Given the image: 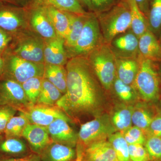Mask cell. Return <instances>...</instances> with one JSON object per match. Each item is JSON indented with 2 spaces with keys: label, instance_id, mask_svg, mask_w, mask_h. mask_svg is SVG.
<instances>
[{
  "label": "cell",
  "instance_id": "cell-1",
  "mask_svg": "<svg viewBox=\"0 0 161 161\" xmlns=\"http://www.w3.org/2000/svg\"><path fill=\"white\" fill-rule=\"evenodd\" d=\"M66 92L55 105L68 114L93 112L100 104L101 91L89 61L76 57L66 65Z\"/></svg>",
  "mask_w": 161,
  "mask_h": 161
},
{
  "label": "cell",
  "instance_id": "cell-2",
  "mask_svg": "<svg viewBox=\"0 0 161 161\" xmlns=\"http://www.w3.org/2000/svg\"><path fill=\"white\" fill-rule=\"evenodd\" d=\"M98 14L101 31L107 43L131 27V14L128 0H120L111 9Z\"/></svg>",
  "mask_w": 161,
  "mask_h": 161
},
{
  "label": "cell",
  "instance_id": "cell-3",
  "mask_svg": "<svg viewBox=\"0 0 161 161\" xmlns=\"http://www.w3.org/2000/svg\"><path fill=\"white\" fill-rule=\"evenodd\" d=\"M138 60V70L133 83L134 89L144 100H157L160 94L161 81L154 62L141 55Z\"/></svg>",
  "mask_w": 161,
  "mask_h": 161
},
{
  "label": "cell",
  "instance_id": "cell-4",
  "mask_svg": "<svg viewBox=\"0 0 161 161\" xmlns=\"http://www.w3.org/2000/svg\"><path fill=\"white\" fill-rule=\"evenodd\" d=\"M89 61L97 78L106 90L113 85L116 75V57L108 43H102L91 53Z\"/></svg>",
  "mask_w": 161,
  "mask_h": 161
},
{
  "label": "cell",
  "instance_id": "cell-5",
  "mask_svg": "<svg viewBox=\"0 0 161 161\" xmlns=\"http://www.w3.org/2000/svg\"><path fill=\"white\" fill-rule=\"evenodd\" d=\"M98 19L93 14H87L79 39L72 52L77 57L88 54L104 42Z\"/></svg>",
  "mask_w": 161,
  "mask_h": 161
},
{
  "label": "cell",
  "instance_id": "cell-6",
  "mask_svg": "<svg viewBox=\"0 0 161 161\" xmlns=\"http://www.w3.org/2000/svg\"><path fill=\"white\" fill-rule=\"evenodd\" d=\"M117 130L107 115L101 116L81 125L78 137L81 145L89 146L106 140Z\"/></svg>",
  "mask_w": 161,
  "mask_h": 161
},
{
  "label": "cell",
  "instance_id": "cell-7",
  "mask_svg": "<svg viewBox=\"0 0 161 161\" xmlns=\"http://www.w3.org/2000/svg\"><path fill=\"white\" fill-rule=\"evenodd\" d=\"M22 113L29 120L30 123L47 127L58 118L69 120L68 117L56 106L36 103L30 105L22 110Z\"/></svg>",
  "mask_w": 161,
  "mask_h": 161
},
{
  "label": "cell",
  "instance_id": "cell-8",
  "mask_svg": "<svg viewBox=\"0 0 161 161\" xmlns=\"http://www.w3.org/2000/svg\"><path fill=\"white\" fill-rule=\"evenodd\" d=\"M0 105L9 106L20 111L31 105L22 84L13 80H5L1 84Z\"/></svg>",
  "mask_w": 161,
  "mask_h": 161
},
{
  "label": "cell",
  "instance_id": "cell-9",
  "mask_svg": "<svg viewBox=\"0 0 161 161\" xmlns=\"http://www.w3.org/2000/svg\"><path fill=\"white\" fill-rule=\"evenodd\" d=\"M9 68L15 80L21 84L31 78L44 76L45 68L42 64L28 61L19 56L11 58Z\"/></svg>",
  "mask_w": 161,
  "mask_h": 161
},
{
  "label": "cell",
  "instance_id": "cell-10",
  "mask_svg": "<svg viewBox=\"0 0 161 161\" xmlns=\"http://www.w3.org/2000/svg\"><path fill=\"white\" fill-rule=\"evenodd\" d=\"M68 121L64 119H57L47 129L53 142L67 146H74L78 137L68 124Z\"/></svg>",
  "mask_w": 161,
  "mask_h": 161
},
{
  "label": "cell",
  "instance_id": "cell-11",
  "mask_svg": "<svg viewBox=\"0 0 161 161\" xmlns=\"http://www.w3.org/2000/svg\"><path fill=\"white\" fill-rule=\"evenodd\" d=\"M22 136L26 139L36 151L44 150L53 143L47 127L29 123L23 130Z\"/></svg>",
  "mask_w": 161,
  "mask_h": 161
},
{
  "label": "cell",
  "instance_id": "cell-12",
  "mask_svg": "<svg viewBox=\"0 0 161 161\" xmlns=\"http://www.w3.org/2000/svg\"><path fill=\"white\" fill-rule=\"evenodd\" d=\"M83 161H118L108 141L97 142L88 146L84 151Z\"/></svg>",
  "mask_w": 161,
  "mask_h": 161
},
{
  "label": "cell",
  "instance_id": "cell-13",
  "mask_svg": "<svg viewBox=\"0 0 161 161\" xmlns=\"http://www.w3.org/2000/svg\"><path fill=\"white\" fill-rule=\"evenodd\" d=\"M138 50L143 58L161 62V47L154 34L148 29L138 38Z\"/></svg>",
  "mask_w": 161,
  "mask_h": 161
},
{
  "label": "cell",
  "instance_id": "cell-14",
  "mask_svg": "<svg viewBox=\"0 0 161 161\" xmlns=\"http://www.w3.org/2000/svg\"><path fill=\"white\" fill-rule=\"evenodd\" d=\"M41 7L54 28L58 37L65 39L68 33L69 20L65 12L61 11L52 6Z\"/></svg>",
  "mask_w": 161,
  "mask_h": 161
},
{
  "label": "cell",
  "instance_id": "cell-15",
  "mask_svg": "<svg viewBox=\"0 0 161 161\" xmlns=\"http://www.w3.org/2000/svg\"><path fill=\"white\" fill-rule=\"evenodd\" d=\"M64 39L58 37L51 39L44 47V59L48 64L63 65L66 63Z\"/></svg>",
  "mask_w": 161,
  "mask_h": 161
},
{
  "label": "cell",
  "instance_id": "cell-16",
  "mask_svg": "<svg viewBox=\"0 0 161 161\" xmlns=\"http://www.w3.org/2000/svg\"><path fill=\"white\" fill-rule=\"evenodd\" d=\"M22 9L0 4V28L12 31L18 29L23 22Z\"/></svg>",
  "mask_w": 161,
  "mask_h": 161
},
{
  "label": "cell",
  "instance_id": "cell-17",
  "mask_svg": "<svg viewBox=\"0 0 161 161\" xmlns=\"http://www.w3.org/2000/svg\"><path fill=\"white\" fill-rule=\"evenodd\" d=\"M139 60L132 57L116 58L117 78L128 85L133 83L139 69Z\"/></svg>",
  "mask_w": 161,
  "mask_h": 161
},
{
  "label": "cell",
  "instance_id": "cell-18",
  "mask_svg": "<svg viewBox=\"0 0 161 161\" xmlns=\"http://www.w3.org/2000/svg\"><path fill=\"white\" fill-rule=\"evenodd\" d=\"M42 159L44 161H72L76 153L70 146L53 142L44 149Z\"/></svg>",
  "mask_w": 161,
  "mask_h": 161
},
{
  "label": "cell",
  "instance_id": "cell-19",
  "mask_svg": "<svg viewBox=\"0 0 161 161\" xmlns=\"http://www.w3.org/2000/svg\"><path fill=\"white\" fill-rule=\"evenodd\" d=\"M32 13L31 23L36 31L43 37L53 39L58 37L52 23L41 7L36 6Z\"/></svg>",
  "mask_w": 161,
  "mask_h": 161
},
{
  "label": "cell",
  "instance_id": "cell-20",
  "mask_svg": "<svg viewBox=\"0 0 161 161\" xmlns=\"http://www.w3.org/2000/svg\"><path fill=\"white\" fill-rule=\"evenodd\" d=\"M44 47L40 42L28 41L20 45L16 52L18 56L24 60L36 63L44 61Z\"/></svg>",
  "mask_w": 161,
  "mask_h": 161
},
{
  "label": "cell",
  "instance_id": "cell-21",
  "mask_svg": "<svg viewBox=\"0 0 161 161\" xmlns=\"http://www.w3.org/2000/svg\"><path fill=\"white\" fill-rule=\"evenodd\" d=\"M66 12L69 20V27L68 33L64 39V42L70 48L75 46L83 30L87 14L79 15Z\"/></svg>",
  "mask_w": 161,
  "mask_h": 161
},
{
  "label": "cell",
  "instance_id": "cell-22",
  "mask_svg": "<svg viewBox=\"0 0 161 161\" xmlns=\"http://www.w3.org/2000/svg\"><path fill=\"white\" fill-rule=\"evenodd\" d=\"M36 6H52L61 11L79 15L87 13L78 0H34Z\"/></svg>",
  "mask_w": 161,
  "mask_h": 161
},
{
  "label": "cell",
  "instance_id": "cell-23",
  "mask_svg": "<svg viewBox=\"0 0 161 161\" xmlns=\"http://www.w3.org/2000/svg\"><path fill=\"white\" fill-rule=\"evenodd\" d=\"M44 76L60 92L64 94L67 90V71L63 65L48 64L44 69Z\"/></svg>",
  "mask_w": 161,
  "mask_h": 161
},
{
  "label": "cell",
  "instance_id": "cell-24",
  "mask_svg": "<svg viewBox=\"0 0 161 161\" xmlns=\"http://www.w3.org/2000/svg\"><path fill=\"white\" fill-rule=\"evenodd\" d=\"M131 14L132 32L139 38L149 29L145 15L142 12L134 0H128Z\"/></svg>",
  "mask_w": 161,
  "mask_h": 161
},
{
  "label": "cell",
  "instance_id": "cell-25",
  "mask_svg": "<svg viewBox=\"0 0 161 161\" xmlns=\"http://www.w3.org/2000/svg\"><path fill=\"white\" fill-rule=\"evenodd\" d=\"M58 88L46 78L42 80L41 92L37 103L53 106L62 96Z\"/></svg>",
  "mask_w": 161,
  "mask_h": 161
},
{
  "label": "cell",
  "instance_id": "cell-26",
  "mask_svg": "<svg viewBox=\"0 0 161 161\" xmlns=\"http://www.w3.org/2000/svg\"><path fill=\"white\" fill-rule=\"evenodd\" d=\"M115 153L118 161H131L129 152V144L120 132L112 134L108 139Z\"/></svg>",
  "mask_w": 161,
  "mask_h": 161
},
{
  "label": "cell",
  "instance_id": "cell-27",
  "mask_svg": "<svg viewBox=\"0 0 161 161\" xmlns=\"http://www.w3.org/2000/svg\"><path fill=\"white\" fill-rule=\"evenodd\" d=\"M132 109L130 107L120 108L113 114L111 120L119 132L123 133L132 126Z\"/></svg>",
  "mask_w": 161,
  "mask_h": 161
},
{
  "label": "cell",
  "instance_id": "cell-28",
  "mask_svg": "<svg viewBox=\"0 0 161 161\" xmlns=\"http://www.w3.org/2000/svg\"><path fill=\"white\" fill-rule=\"evenodd\" d=\"M29 123V120L22 112L19 116H13L4 131L6 139L19 138L22 136L23 130Z\"/></svg>",
  "mask_w": 161,
  "mask_h": 161
},
{
  "label": "cell",
  "instance_id": "cell-29",
  "mask_svg": "<svg viewBox=\"0 0 161 161\" xmlns=\"http://www.w3.org/2000/svg\"><path fill=\"white\" fill-rule=\"evenodd\" d=\"M113 45L122 53H133L138 50V38L133 32L128 33L113 40Z\"/></svg>",
  "mask_w": 161,
  "mask_h": 161
},
{
  "label": "cell",
  "instance_id": "cell-30",
  "mask_svg": "<svg viewBox=\"0 0 161 161\" xmlns=\"http://www.w3.org/2000/svg\"><path fill=\"white\" fill-rule=\"evenodd\" d=\"M154 116L147 107L138 106L132 109V123L142 130L145 133Z\"/></svg>",
  "mask_w": 161,
  "mask_h": 161
},
{
  "label": "cell",
  "instance_id": "cell-31",
  "mask_svg": "<svg viewBox=\"0 0 161 161\" xmlns=\"http://www.w3.org/2000/svg\"><path fill=\"white\" fill-rule=\"evenodd\" d=\"M43 78L34 77L21 84L31 105L36 104L41 92Z\"/></svg>",
  "mask_w": 161,
  "mask_h": 161
},
{
  "label": "cell",
  "instance_id": "cell-32",
  "mask_svg": "<svg viewBox=\"0 0 161 161\" xmlns=\"http://www.w3.org/2000/svg\"><path fill=\"white\" fill-rule=\"evenodd\" d=\"M148 27L153 34L161 31V0H151L148 12Z\"/></svg>",
  "mask_w": 161,
  "mask_h": 161
},
{
  "label": "cell",
  "instance_id": "cell-33",
  "mask_svg": "<svg viewBox=\"0 0 161 161\" xmlns=\"http://www.w3.org/2000/svg\"><path fill=\"white\" fill-rule=\"evenodd\" d=\"M26 150L25 144L18 138L6 139L0 143V152L7 154H19Z\"/></svg>",
  "mask_w": 161,
  "mask_h": 161
},
{
  "label": "cell",
  "instance_id": "cell-34",
  "mask_svg": "<svg viewBox=\"0 0 161 161\" xmlns=\"http://www.w3.org/2000/svg\"><path fill=\"white\" fill-rule=\"evenodd\" d=\"M144 145L150 159L161 161V137L148 136Z\"/></svg>",
  "mask_w": 161,
  "mask_h": 161
},
{
  "label": "cell",
  "instance_id": "cell-35",
  "mask_svg": "<svg viewBox=\"0 0 161 161\" xmlns=\"http://www.w3.org/2000/svg\"><path fill=\"white\" fill-rule=\"evenodd\" d=\"M123 134L129 145L141 144L143 145L147 138L145 132L135 126L130 127Z\"/></svg>",
  "mask_w": 161,
  "mask_h": 161
},
{
  "label": "cell",
  "instance_id": "cell-36",
  "mask_svg": "<svg viewBox=\"0 0 161 161\" xmlns=\"http://www.w3.org/2000/svg\"><path fill=\"white\" fill-rule=\"evenodd\" d=\"M115 93L118 97L125 101H130L134 97V89L130 85L124 83L118 78H115L113 84Z\"/></svg>",
  "mask_w": 161,
  "mask_h": 161
},
{
  "label": "cell",
  "instance_id": "cell-37",
  "mask_svg": "<svg viewBox=\"0 0 161 161\" xmlns=\"http://www.w3.org/2000/svg\"><path fill=\"white\" fill-rule=\"evenodd\" d=\"M129 152L131 161H149L150 158L143 145H129Z\"/></svg>",
  "mask_w": 161,
  "mask_h": 161
},
{
  "label": "cell",
  "instance_id": "cell-38",
  "mask_svg": "<svg viewBox=\"0 0 161 161\" xmlns=\"http://www.w3.org/2000/svg\"><path fill=\"white\" fill-rule=\"evenodd\" d=\"M93 11L101 13L111 9L119 0H91Z\"/></svg>",
  "mask_w": 161,
  "mask_h": 161
},
{
  "label": "cell",
  "instance_id": "cell-39",
  "mask_svg": "<svg viewBox=\"0 0 161 161\" xmlns=\"http://www.w3.org/2000/svg\"><path fill=\"white\" fill-rule=\"evenodd\" d=\"M145 133L147 137L154 136L161 137V115L158 113L154 115Z\"/></svg>",
  "mask_w": 161,
  "mask_h": 161
},
{
  "label": "cell",
  "instance_id": "cell-40",
  "mask_svg": "<svg viewBox=\"0 0 161 161\" xmlns=\"http://www.w3.org/2000/svg\"><path fill=\"white\" fill-rule=\"evenodd\" d=\"M16 111L14 108L6 106L5 111L0 117V134L4 132L7 124L10 119L14 116Z\"/></svg>",
  "mask_w": 161,
  "mask_h": 161
},
{
  "label": "cell",
  "instance_id": "cell-41",
  "mask_svg": "<svg viewBox=\"0 0 161 161\" xmlns=\"http://www.w3.org/2000/svg\"><path fill=\"white\" fill-rule=\"evenodd\" d=\"M11 38L9 35L0 29V52L6 48Z\"/></svg>",
  "mask_w": 161,
  "mask_h": 161
},
{
  "label": "cell",
  "instance_id": "cell-42",
  "mask_svg": "<svg viewBox=\"0 0 161 161\" xmlns=\"http://www.w3.org/2000/svg\"><path fill=\"white\" fill-rule=\"evenodd\" d=\"M0 161H41L40 157L36 154H31L29 156L19 158H5L0 159Z\"/></svg>",
  "mask_w": 161,
  "mask_h": 161
},
{
  "label": "cell",
  "instance_id": "cell-43",
  "mask_svg": "<svg viewBox=\"0 0 161 161\" xmlns=\"http://www.w3.org/2000/svg\"><path fill=\"white\" fill-rule=\"evenodd\" d=\"M139 8L144 14L149 12L150 0H134Z\"/></svg>",
  "mask_w": 161,
  "mask_h": 161
},
{
  "label": "cell",
  "instance_id": "cell-44",
  "mask_svg": "<svg viewBox=\"0 0 161 161\" xmlns=\"http://www.w3.org/2000/svg\"><path fill=\"white\" fill-rule=\"evenodd\" d=\"M84 151L83 145L81 144H78L77 145L76 153V160L75 161H83Z\"/></svg>",
  "mask_w": 161,
  "mask_h": 161
},
{
  "label": "cell",
  "instance_id": "cell-45",
  "mask_svg": "<svg viewBox=\"0 0 161 161\" xmlns=\"http://www.w3.org/2000/svg\"><path fill=\"white\" fill-rule=\"evenodd\" d=\"M78 1L82 6H85L90 10L93 11L91 0H78Z\"/></svg>",
  "mask_w": 161,
  "mask_h": 161
},
{
  "label": "cell",
  "instance_id": "cell-46",
  "mask_svg": "<svg viewBox=\"0 0 161 161\" xmlns=\"http://www.w3.org/2000/svg\"><path fill=\"white\" fill-rule=\"evenodd\" d=\"M27 0H0V4L3 2L13 3V4H23L24 2H26Z\"/></svg>",
  "mask_w": 161,
  "mask_h": 161
},
{
  "label": "cell",
  "instance_id": "cell-47",
  "mask_svg": "<svg viewBox=\"0 0 161 161\" xmlns=\"http://www.w3.org/2000/svg\"><path fill=\"white\" fill-rule=\"evenodd\" d=\"M157 110L158 111V113L161 115V101L158 103L156 107Z\"/></svg>",
  "mask_w": 161,
  "mask_h": 161
},
{
  "label": "cell",
  "instance_id": "cell-48",
  "mask_svg": "<svg viewBox=\"0 0 161 161\" xmlns=\"http://www.w3.org/2000/svg\"><path fill=\"white\" fill-rule=\"evenodd\" d=\"M6 106H4L0 107V117H1V115H2L3 112H4L5 109H6Z\"/></svg>",
  "mask_w": 161,
  "mask_h": 161
},
{
  "label": "cell",
  "instance_id": "cell-49",
  "mask_svg": "<svg viewBox=\"0 0 161 161\" xmlns=\"http://www.w3.org/2000/svg\"><path fill=\"white\" fill-rule=\"evenodd\" d=\"M160 62V64L159 67V69L158 72L160 80V81H161V62Z\"/></svg>",
  "mask_w": 161,
  "mask_h": 161
},
{
  "label": "cell",
  "instance_id": "cell-50",
  "mask_svg": "<svg viewBox=\"0 0 161 161\" xmlns=\"http://www.w3.org/2000/svg\"><path fill=\"white\" fill-rule=\"evenodd\" d=\"M3 65V59L0 58V70L2 69Z\"/></svg>",
  "mask_w": 161,
  "mask_h": 161
},
{
  "label": "cell",
  "instance_id": "cell-51",
  "mask_svg": "<svg viewBox=\"0 0 161 161\" xmlns=\"http://www.w3.org/2000/svg\"><path fill=\"white\" fill-rule=\"evenodd\" d=\"M160 44V46L161 47V34L160 36V37L159 40H158Z\"/></svg>",
  "mask_w": 161,
  "mask_h": 161
},
{
  "label": "cell",
  "instance_id": "cell-52",
  "mask_svg": "<svg viewBox=\"0 0 161 161\" xmlns=\"http://www.w3.org/2000/svg\"><path fill=\"white\" fill-rule=\"evenodd\" d=\"M160 94L161 95V90H160Z\"/></svg>",
  "mask_w": 161,
  "mask_h": 161
}]
</instances>
